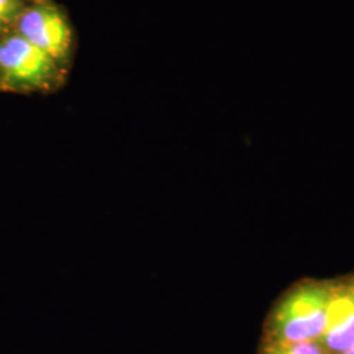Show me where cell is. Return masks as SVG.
Instances as JSON below:
<instances>
[{
  "mask_svg": "<svg viewBox=\"0 0 354 354\" xmlns=\"http://www.w3.org/2000/svg\"><path fill=\"white\" fill-rule=\"evenodd\" d=\"M332 290L310 283L286 295L270 317L272 342H315L326 326Z\"/></svg>",
  "mask_w": 354,
  "mask_h": 354,
  "instance_id": "obj_1",
  "label": "cell"
},
{
  "mask_svg": "<svg viewBox=\"0 0 354 354\" xmlns=\"http://www.w3.org/2000/svg\"><path fill=\"white\" fill-rule=\"evenodd\" d=\"M58 75V62L13 33L0 39V83L13 89L49 87Z\"/></svg>",
  "mask_w": 354,
  "mask_h": 354,
  "instance_id": "obj_2",
  "label": "cell"
},
{
  "mask_svg": "<svg viewBox=\"0 0 354 354\" xmlns=\"http://www.w3.org/2000/svg\"><path fill=\"white\" fill-rule=\"evenodd\" d=\"M17 21V32L36 48L62 61L71 48V29L57 7L39 3L24 8Z\"/></svg>",
  "mask_w": 354,
  "mask_h": 354,
  "instance_id": "obj_3",
  "label": "cell"
},
{
  "mask_svg": "<svg viewBox=\"0 0 354 354\" xmlns=\"http://www.w3.org/2000/svg\"><path fill=\"white\" fill-rule=\"evenodd\" d=\"M319 345L342 354L354 346V298L351 291H332Z\"/></svg>",
  "mask_w": 354,
  "mask_h": 354,
  "instance_id": "obj_4",
  "label": "cell"
},
{
  "mask_svg": "<svg viewBox=\"0 0 354 354\" xmlns=\"http://www.w3.org/2000/svg\"><path fill=\"white\" fill-rule=\"evenodd\" d=\"M263 354H324V351L317 342H270Z\"/></svg>",
  "mask_w": 354,
  "mask_h": 354,
  "instance_id": "obj_5",
  "label": "cell"
},
{
  "mask_svg": "<svg viewBox=\"0 0 354 354\" xmlns=\"http://www.w3.org/2000/svg\"><path fill=\"white\" fill-rule=\"evenodd\" d=\"M23 10V0H0V29L17 20Z\"/></svg>",
  "mask_w": 354,
  "mask_h": 354,
  "instance_id": "obj_6",
  "label": "cell"
},
{
  "mask_svg": "<svg viewBox=\"0 0 354 354\" xmlns=\"http://www.w3.org/2000/svg\"><path fill=\"white\" fill-rule=\"evenodd\" d=\"M342 354H354V346L353 348H351L349 351H346V352H344Z\"/></svg>",
  "mask_w": 354,
  "mask_h": 354,
  "instance_id": "obj_7",
  "label": "cell"
},
{
  "mask_svg": "<svg viewBox=\"0 0 354 354\" xmlns=\"http://www.w3.org/2000/svg\"><path fill=\"white\" fill-rule=\"evenodd\" d=\"M351 294H352V295H353V298H354V286H353V290L351 291Z\"/></svg>",
  "mask_w": 354,
  "mask_h": 354,
  "instance_id": "obj_8",
  "label": "cell"
}]
</instances>
